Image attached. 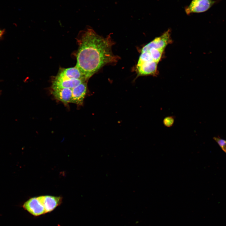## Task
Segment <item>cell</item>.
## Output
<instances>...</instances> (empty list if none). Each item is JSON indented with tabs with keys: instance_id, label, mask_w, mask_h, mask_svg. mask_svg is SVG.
Listing matches in <instances>:
<instances>
[{
	"instance_id": "cell-1",
	"label": "cell",
	"mask_w": 226,
	"mask_h": 226,
	"mask_svg": "<svg viewBox=\"0 0 226 226\" xmlns=\"http://www.w3.org/2000/svg\"><path fill=\"white\" fill-rule=\"evenodd\" d=\"M78 43L76 66L87 80L104 65L118 60L112 52L114 42L110 36L104 37L88 28L81 33Z\"/></svg>"
},
{
	"instance_id": "cell-2",
	"label": "cell",
	"mask_w": 226,
	"mask_h": 226,
	"mask_svg": "<svg viewBox=\"0 0 226 226\" xmlns=\"http://www.w3.org/2000/svg\"><path fill=\"white\" fill-rule=\"evenodd\" d=\"M23 208L33 216L38 217L46 213L38 196L30 198L23 205Z\"/></svg>"
},
{
	"instance_id": "cell-3",
	"label": "cell",
	"mask_w": 226,
	"mask_h": 226,
	"mask_svg": "<svg viewBox=\"0 0 226 226\" xmlns=\"http://www.w3.org/2000/svg\"><path fill=\"white\" fill-rule=\"evenodd\" d=\"M215 3L216 1L213 0H192L185 8V11L187 15L204 12L209 9Z\"/></svg>"
},
{
	"instance_id": "cell-4",
	"label": "cell",
	"mask_w": 226,
	"mask_h": 226,
	"mask_svg": "<svg viewBox=\"0 0 226 226\" xmlns=\"http://www.w3.org/2000/svg\"><path fill=\"white\" fill-rule=\"evenodd\" d=\"M57 78L67 79L87 80L81 71L76 66L68 68H62L56 76Z\"/></svg>"
},
{
	"instance_id": "cell-5",
	"label": "cell",
	"mask_w": 226,
	"mask_h": 226,
	"mask_svg": "<svg viewBox=\"0 0 226 226\" xmlns=\"http://www.w3.org/2000/svg\"><path fill=\"white\" fill-rule=\"evenodd\" d=\"M170 36L169 31L168 30L161 36L155 38L145 46L142 49L141 52L147 51L152 48L164 50L170 42Z\"/></svg>"
},
{
	"instance_id": "cell-6",
	"label": "cell",
	"mask_w": 226,
	"mask_h": 226,
	"mask_svg": "<svg viewBox=\"0 0 226 226\" xmlns=\"http://www.w3.org/2000/svg\"><path fill=\"white\" fill-rule=\"evenodd\" d=\"M87 81L82 79H64L55 77L52 82V89L62 88L73 89L82 83Z\"/></svg>"
},
{
	"instance_id": "cell-7",
	"label": "cell",
	"mask_w": 226,
	"mask_h": 226,
	"mask_svg": "<svg viewBox=\"0 0 226 226\" xmlns=\"http://www.w3.org/2000/svg\"><path fill=\"white\" fill-rule=\"evenodd\" d=\"M87 82L82 83L72 89V95L71 103L78 105H82L87 92Z\"/></svg>"
},
{
	"instance_id": "cell-8",
	"label": "cell",
	"mask_w": 226,
	"mask_h": 226,
	"mask_svg": "<svg viewBox=\"0 0 226 226\" xmlns=\"http://www.w3.org/2000/svg\"><path fill=\"white\" fill-rule=\"evenodd\" d=\"M38 197L42 203L46 213L53 211L62 202V198L60 196L45 195Z\"/></svg>"
},
{
	"instance_id": "cell-9",
	"label": "cell",
	"mask_w": 226,
	"mask_h": 226,
	"mask_svg": "<svg viewBox=\"0 0 226 226\" xmlns=\"http://www.w3.org/2000/svg\"><path fill=\"white\" fill-rule=\"evenodd\" d=\"M158 62L154 61L138 62L137 69L140 76L154 75L157 70Z\"/></svg>"
},
{
	"instance_id": "cell-10",
	"label": "cell",
	"mask_w": 226,
	"mask_h": 226,
	"mask_svg": "<svg viewBox=\"0 0 226 226\" xmlns=\"http://www.w3.org/2000/svg\"><path fill=\"white\" fill-rule=\"evenodd\" d=\"M51 93L56 100L65 105L70 103L72 95V89L62 88L52 89Z\"/></svg>"
},
{
	"instance_id": "cell-11",
	"label": "cell",
	"mask_w": 226,
	"mask_h": 226,
	"mask_svg": "<svg viewBox=\"0 0 226 226\" xmlns=\"http://www.w3.org/2000/svg\"><path fill=\"white\" fill-rule=\"evenodd\" d=\"M164 50L152 48L147 51L149 52L153 61L158 63L161 59Z\"/></svg>"
},
{
	"instance_id": "cell-12",
	"label": "cell",
	"mask_w": 226,
	"mask_h": 226,
	"mask_svg": "<svg viewBox=\"0 0 226 226\" xmlns=\"http://www.w3.org/2000/svg\"><path fill=\"white\" fill-rule=\"evenodd\" d=\"M153 61L148 51L142 52L138 62Z\"/></svg>"
},
{
	"instance_id": "cell-13",
	"label": "cell",
	"mask_w": 226,
	"mask_h": 226,
	"mask_svg": "<svg viewBox=\"0 0 226 226\" xmlns=\"http://www.w3.org/2000/svg\"><path fill=\"white\" fill-rule=\"evenodd\" d=\"M175 121V117L170 116L166 117L163 120L164 125L166 127H170L173 125Z\"/></svg>"
},
{
	"instance_id": "cell-14",
	"label": "cell",
	"mask_w": 226,
	"mask_h": 226,
	"mask_svg": "<svg viewBox=\"0 0 226 226\" xmlns=\"http://www.w3.org/2000/svg\"><path fill=\"white\" fill-rule=\"evenodd\" d=\"M214 139L217 143L222 150L226 153V140L220 138L214 137Z\"/></svg>"
},
{
	"instance_id": "cell-15",
	"label": "cell",
	"mask_w": 226,
	"mask_h": 226,
	"mask_svg": "<svg viewBox=\"0 0 226 226\" xmlns=\"http://www.w3.org/2000/svg\"><path fill=\"white\" fill-rule=\"evenodd\" d=\"M3 33V30H0V38L2 36Z\"/></svg>"
}]
</instances>
